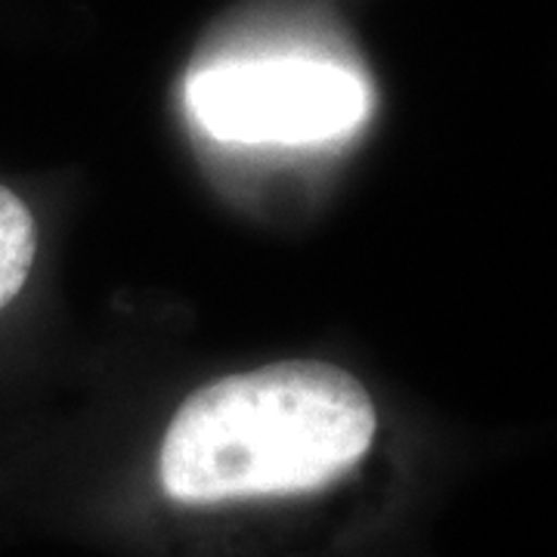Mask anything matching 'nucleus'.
<instances>
[{
  "instance_id": "1",
  "label": "nucleus",
  "mask_w": 557,
  "mask_h": 557,
  "mask_svg": "<svg viewBox=\"0 0 557 557\" xmlns=\"http://www.w3.org/2000/svg\"><path fill=\"white\" fill-rule=\"evenodd\" d=\"M369 391L332 362L295 359L211 381L161 440L159 478L183 505L292 496L344 478L372 449Z\"/></svg>"
},
{
  "instance_id": "3",
  "label": "nucleus",
  "mask_w": 557,
  "mask_h": 557,
  "mask_svg": "<svg viewBox=\"0 0 557 557\" xmlns=\"http://www.w3.org/2000/svg\"><path fill=\"white\" fill-rule=\"evenodd\" d=\"M38 255V230L25 201L0 186V310L16 298L28 282Z\"/></svg>"
},
{
  "instance_id": "2",
  "label": "nucleus",
  "mask_w": 557,
  "mask_h": 557,
  "mask_svg": "<svg viewBox=\"0 0 557 557\" xmlns=\"http://www.w3.org/2000/svg\"><path fill=\"white\" fill-rule=\"evenodd\" d=\"M189 112L214 139L242 146H307L357 131L366 84L332 62L255 60L214 65L189 81Z\"/></svg>"
}]
</instances>
